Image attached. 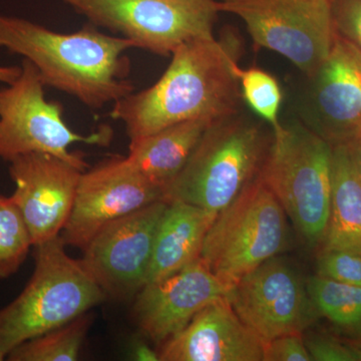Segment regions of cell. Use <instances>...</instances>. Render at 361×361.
Instances as JSON below:
<instances>
[{"label": "cell", "instance_id": "cell-1", "mask_svg": "<svg viewBox=\"0 0 361 361\" xmlns=\"http://www.w3.org/2000/svg\"><path fill=\"white\" fill-rule=\"evenodd\" d=\"M242 51L233 30L220 39L190 40L173 52L155 84L113 104L111 118L123 123L132 142L176 123L239 113L237 70Z\"/></svg>", "mask_w": 361, "mask_h": 361}, {"label": "cell", "instance_id": "cell-2", "mask_svg": "<svg viewBox=\"0 0 361 361\" xmlns=\"http://www.w3.org/2000/svg\"><path fill=\"white\" fill-rule=\"evenodd\" d=\"M130 40L102 32L92 23L75 32H54L18 16L0 13V51L32 63L45 87L77 99L92 110L130 92Z\"/></svg>", "mask_w": 361, "mask_h": 361}, {"label": "cell", "instance_id": "cell-3", "mask_svg": "<svg viewBox=\"0 0 361 361\" xmlns=\"http://www.w3.org/2000/svg\"><path fill=\"white\" fill-rule=\"evenodd\" d=\"M271 141L262 126L240 111L213 121L166 190L165 200L221 212L257 179Z\"/></svg>", "mask_w": 361, "mask_h": 361}, {"label": "cell", "instance_id": "cell-4", "mask_svg": "<svg viewBox=\"0 0 361 361\" xmlns=\"http://www.w3.org/2000/svg\"><path fill=\"white\" fill-rule=\"evenodd\" d=\"M61 236L35 246V267L23 292L0 308V351L85 314L106 298L80 260L66 254Z\"/></svg>", "mask_w": 361, "mask_h": 361}, {"label": "cell", "instance_id": "cell-5", "mask_svg": "<svg viewBox=\"0 0 361 361\" xmlns=\"http://www.w3.org/2000/svg\"><path fill=\"white\" fill-rule=\"evenodd\" d=\"M332 151L329 142L305 125L284 126L272 134L259 174L311 248H320L329 224Z\"/></svg>", "mask_w": 361, "mask_h": 361}, {"label": "cell", "instance_id": "cell-6", "mask_svg": "<svg viewBox=\"0 0 361 361\" xmlns=\"http://www.w3.org/2000/svg\"><path fill=\"white\" fill-rule=\"evenodd\" d=\"M286 244V214L258 176L217 214L200 258L220 281L234 287Z\"/></svg>", "mask_w": 361, "mask_h": 361}, {"label": "cell", "instance_id": "cell-7", "mask_svg": "<svg viewBox=\"0 0 361 361\" xmlns=\"http://www.w3.org/2000/svg\"><path fill=\"white\" fill-rule=\"evenodd\" d=\"M20 66V77L0 87V159L11 161L26 154H49L87 170L82 154L68 149L77 142L109 146L113 130L102 127L89 135L78 134L66 123L63 104L45 99V85L35 66L26 59Z\"/></svg>", "mask_w": 361, "mask_h": 361}, {"label": "cell", "instance_id": "cell-8", "mask_svg": "<svg viewBox=\"0 0 361 361\" xmlns=\"http://www.w3.org/2000/svg\"><path fill=\"white\" fill-rule=\"evenodd\" d=\"M90 23L158 56L190 40L213 37L219 0H61Z\"/></svg>", "mask_w": 361, "mask_h": 361}, {"label": "cell", "instance_id": "cell-9", "mask_svg": "<svg viewBox=\"0 0 361 361\" xmlns=\"http://www.w3.org/2000/svg\"><path fill=\"white\" fill-rule=\"evenodd\" d=\"M238 16L258 49L281 54L306 77L322 65L336 37L332 0H219Z\"/></svg>", "mask_w": 361, "mask_h": 361}, {"label": "cell", "instance_id": "cell-10", "mask_svg": "<svg viewBox=\"0 0 361 361\" xmlns=\"http://www.w3.org/2000/svg\"><path fill=\"white\" fill-rule=\"evenodd\" d=\"M167 205L166 200L156 201L111 221L82 249L80 264L106 296L125 300L144 287Z\"/></svg>", "mask_w": 361, "mask_h": 361}, {"label": "cell", "instance_id": "cell-11", "mask_svg": "<svg viewBox=\"0 0 361 361\" xmlns=\"http://www.w3.org/2000/svg\"><path fill=\"white\" fill-rule=\"evenodd\" d=\"M227 297L240 319L264 342L303 334L320 317L306 282L278 256L242 278Z\"/></svg>", "mask_w": 361, "mask_h": 361}, {"label": "cell", "instance_id": "cell-12", "mask_svg": "<svg viewBox=\"0 0 361 361\" xmlns=\"http://www.w3.org/2000/svg\"><path fill=\"white\" fill-rule=\"evenodd\" d=\"M160 200H165L164 192L142 177L127 157H114L82 172L59 236L66 246L82 250L104 225Z\"/></svg>", "mask_w": 361, "mask_h": 361}, {"label": "cell", "instance_id": "cell-13", "mask_svg": "<svg viewBox=\"0 0 361 361\" xmlns=\"http://www.w3.org/2000/svg\"><path fill=\"white\" fill-rule=\"evenodd\" d=\"M310 80L304 121L332 147L361 134V51L336 32L326 58Z\"/></svg>", "mask_w": 361, "mask_h": 361}, {"label": "cell", "instance_id": "cell-14", "mask_svg": "<svg viewBox=\"0 0 361 361\" xmlns=\"http://www.w3.org/2000/svg\"><path fill=\"white\" fill-rule=\"evenodd\" d=\"M11 195L27 225L33 247L61 235L85 171L58 157L30 153L8 161Z\"/></svg>", "mask_w": 361, "mask_h": 361}, {"label": "cell", "instance_id": "cell-15", "mask_svg": "<svg viewBox=\"0 0 361 361\" xmlns=\"http://www.w3.org/2000/svg\"><path fill=\"white\" fill-rule=\"evenodd\" d=\"M232 288L200 258L170 276L145 285L135 295L133 315L145 336L161 345L208 304L229 295Z\"/></svg>", "mask_w": 361, "mask_h": 361}, {"label": "cell", "instance_id": "cell-16", "mask_svg": "<svg viewBox=\"0 0 361 361\" xmlns=\"http://www.w3.org/2000/svg\"><path fill=\"white\" fill-rule=\"evenodd\" d=\"M264 341L240 319L228 297L205 306L161 344V361H262Z\"/></svg>", "mask_w": 361, "mask_h": 361}, {"label": "cell", "instance_id": "cell-17", "mask_svg": "<svg viewBox=\"0 0 361 361\" xmlns=\"http://www.w3.org/2000/svg\"><path fill=\"white\" fill-rule=\"evenodd\" d=\"M167 202L157 229L145 285L170 276L200 259L207 233L217 216L185 202Z\"/></svg>", "mask_w": 361, "mask_h": 361}, {"label": "cell", "instance_id": "cell-18", "mask_svg": "<svg viewBox=\"0 0 361 361\" xmlns=\"http://www.w3.org/2000/svg\"><path fill=\"white\" fill-rule=\"evenodd\" d=\"M212 122L194 120L176 123L130 142L128 161L142 177L164 192L165 199L166 190L185 167Z\"/></svg>", "mask_w": 361, "mask_h": 361}, {"label": "cell", "instance_id": "cell-19", "mask_svg": "<svg viewBox=\"0 0 361 361\" xmlns=\"http://www.w3.org/2000/svg\"><path fill=\"white\" fill-rule=\"evenodd\" d=\"M331 201L319 249L361 254V180L346 145L332 151Z\"/></svg>", "mask_w": 361, "mask_h": 361}, {"label": "cell", "instance_id": "cell-20", "mask_svg": "<svg viewBox=\"0 0 361 361\" xmlns=\"http://www.w3.org/2000/svg\"><path fill=\"white\" fill-rule=\"evenodd\" d=\"M320 316L348 339L361 338V286L315 275L306 281Z\"/></svg>", "mask_w": 361, "mask_h": 361}, {"label": "cell", "instance_id": "cell-21", "mask_svg": "<svg viewBox=\"0 0 361 361\" xmlns=\"http://www.w3.org/2000/svg\"><path fill=\"white\" fill-rule=\"evenodd\" d=\"M92 324L85 314L42 336L23 342L6 356L9 361H75Z\"/></svg>", "mask_w": 361, "mask_h": 361}, {"label": "cell", "instance_id": "cell-22", "mask_svg": "<svg viewBox=\"0 0 361 361\" xmlns=\"http://www.w3.org/2000/svg\"><path fill=\"white\" fill-rule=\"evenodd\" d=\"M32 247L27 225L13 197L0 195V279L20 270Z\"/></svg>", "mask_w": 361, "mask_h": 361}, {"label": "cell", "instance_id": "cell-23", "mask_svg": "<svg viewBox=\"0 0 361 361\" xmlns=\"http://www.w3.org/2000/svg\"><path fill=\"white\" fill-rule=\"evenodd\" d=\"M237 77L242 99L254 113L269 123L272 134L283 129L284 126L279 120L283 96L276 78L262 68L240 66Z\"/></svg>", "mask_w": 361, "mask_h": 361}, {"label": "cell", "instance_id": "cell-24", "mask_svg": "<svg viewBox=\"0 0 361 361\" xmlns=\"http://www.w3.org/2000/svg\"><path fill=\"white\" fill-rule=\"evenodd\" d=\"M317 274L341 283L361 286V254L319 249Z\"/></svg>", "mask_w": 361, "mask_h": 361}, {"label": "cell", "instance_id": "cell-25", "mask_svg": "<svg viewBox=\"0 0 361 361\" xmlns=\"http://www.w3.org/2000/svg\"><path fill=\"white\" fill-rule=\"evenodd\" d=\"M304 341L314 361H360V355L351 339L339 338L325 332L310 331L304 334Z\"/></svg>", "mask_w": 361, "mask_h": 361}, {"label": "cell", "instance_id": "cell-26", "mask_svg": "<svg viewBox=\"0 0 361 361\" xmlns=\"http://www.w3.org/2000/svg\"><path fill=\"white\" fill-rule=\"evenodd\" d=\"M332 9L336 32L361 51V0H334Z\"/></svg>", "mask_w": 361, "mask_h": 361}, {"label": "cell", "instance_id": "cell-27", "mask_svg": "<svg viewBox=\"0 0 361 361\" xmlns=\"http://www.w3.org/2000/svg\"><path fill=\"white\" fill-rule=\"evenodd\" d=\"M262 361H311L303 334H286L265 341Z\"/></svg>", "mask_w": 361, "mask_h": 361}, {"label": "cell", "instance_id": "cell-28", "mask_svg": "<svg viewBox=\"0 0 361 361\" xmlns=\"http://www.w3.org/2000/svg\"><path fill=\"white\" fill-rule=\"evenodd\" d=\"M345 145L361 180V134Z\"/></svg>", "mask_w": 361, "mask_h": 361}, {"label": "cell", "instance_id": "cell-29", "mask_svg": "<svg viewBox=\"0 0 361 361\" xmlns=\"http://www.w3.org/2000/svg\"><path fill=\"white\" fill-rule=\"evenodd\" d=\"M21 73V66H0V82L11 85Z\"/></svg>", "mask_w": 361, "mask_h": 361}, {"label": "cell", "instance_id": "cell-30", "mask_svg": "<svg viewBox=\"0 0 361 361\" xmlns=\"http://www.w3.org/2000/svg\"><path fill=\"white\" fill-rule=\"evenodd\" d=\"M6 360V355H4V353L0 351V361Z\"/></svg>", "mask_w": 361, "mask_h": 361}, {"label": "cell", "instance_id": "cell-31", "mask_svg": "<svg viewBox=\"0 0 361 361\" xmlns=\"http://www.w3.org/2000/svg\"><path fill=\"white\" fill-rule=\"evenodd\" d=\"M332 1H334V0H332Z\"/></svg>", "mask_w": 361, "mask_h": 361}]
</instances>
